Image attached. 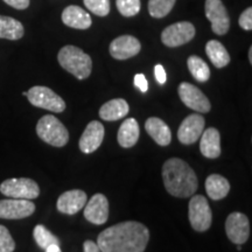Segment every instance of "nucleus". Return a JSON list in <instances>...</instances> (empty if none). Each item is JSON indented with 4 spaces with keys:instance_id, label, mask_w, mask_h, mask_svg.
Listing matches in <instances>:
<instances>
[{
    "instance_id": "nucleus-5",
    "label": "nucleus",
    "mask_w": 252,
    "mask_h": 252,
    "mask_svg": "<svg viewBox=\"0 0 252 252\" xmlns=\"http://www.w3.org/2000/svg\"><path fill=\"white\" fill-rule=\"evenodd\" d=\"M27 98L32 105L48 110L52 112H63L65 110V103L58 94L47 87L36 86L27 91Z\"/></svg>"
},
{
    "instance_id": "nucleus-6",
    "label": "nucleus",
    "mask_w": 252,
    "mask_h": 252,
    "mask_svg": "<svg viewBox=\"0 0 252 252\" xmlns=\"http://www.w3.org/2000/svg\"><path fill=\"white\" fill-rule=\"evenodd\" d=\"M188 217L191 228L196 231H206L210 228L213 214L207 198L202 195H195L189 201Z\"/></svg>"
},
{
    "instance_id": "nucleus-7",
    "label": "nucleus",
    "mask_w": 252,
    "mask_h": 252,
    "mask_svg": "<svg viewBox=\"0 0 252 252\" xmlns=\"http://www.w3.org/2000/svg\"><path fill=\"white\" fill-rule=\"evenodd\" d=\"M0 191L8 197L33 200L39 196L40 188L39 185L32 179H7L0 185Z\"/></svg>"
},
{
    "instance_id": "nucleus-3",
    "label": "nucleus",
    "mask_w": 252,
    "mask_h": 252,
    "mask_svg": "<svg viewBox=\"0 0 252 252\" xmlns=\"http://www.w3.org/2000/svg\"><path fill=\"white\" fill-rule=\"evenodd\" d=\"M58 61L64 70L74 75L77 80H86L93 70V61L90 56L75 46L63 47L59 52Z\"/></svg>"
},
{
    "instance_id": "nucleus-19",
    "label": "nucleus",
    "mask_w": 252,
    "mask_h": 252,
    "mask_svg": "<svg viewBox=\"0 0 252 252\" xmlns=\"http://www.w3.org/2000/svg\"><path fill=\"white\" fill-rule=\"evenodd\" d=\"M145 128L151 138L160 146H167L172 140L171 128L162 119L151 117L145 123Z\"/></svg>"
},
{
    "instance_id": "nucleus-31",
    "label": "nucleus",
    "mask_w": 252,
    "mask_h": 252,
    "mask_svg": "<svg viewBox=\"0 0 252 252\" xmlns=\"http://www.w3.org/2000/svg\"><path fill=\"white\" fill-rule=\"evenodd\" d=\"M14 249V239L12 238L8 229L4 225H0V252H13Z\"/></svg>"
},
{
    "instance_id": "nucleus-23",
    "label": "nucleus",
    "mask_w": 252,
    "mask_h": 252,
    "mask_svg": "<svg viewBox=\"0 0 252 252\" xmlns=\"http://www.w3.org/2000/svg\"><path fill=\"white\" fill-rule=\"evenodd\" d=\"M230 184L224 176L212 174L206 180V191L212 200H222L229 194Z\"/></svg>"
},
{
    "instance_id": "nucleus-4",
    "label": "nucleus",
    "mask_w": 252,
    "mask_h": 252,
    "mask_svg": "<svg viewBox=\"0 0 252 252\" xmlns=\"http://www.w3.org/2000/svg\"><path fill=\"white\" fill-rule=\"evenodd\" d=\"M36 133L40 139L55 147H63L69 140V133L65 126L52 115L43 116L37 122Z\"/></svg>"
},
{
    "instance_id": "nucleus-25",
    "label": "nucleus",
    "mask_w": 252,
    "mask_h": 252,
    "mask_svg": "<svg viewBox=\"0 0 252 252\" xmlns=\"http://www.w3.org/2000/svg\"><path fill=\"white\" fill-rule=\"evenodd\" d=\"M206 53L210 61L216 68H224L229 64L230 55L225 47L217 40L208 41L206 45Z\"/></svg>"
},
{
    "instance_id": "nucleus-18",
    "label": "nucleus",
    "mask_w": 252,
    "mask_h": 252,
    "mask_svg": "<svg viewBox=\"0 0 252 252\" xmlns=\"http://www.w3.org/2000/svg\"><path fill=\"white\" fill-rule=\"evenodd\" d=\"M62 21L65 26L75 30H88L93 24L90 14L76 5H70L63 9Z\"/></svg>"
},
{
    "instance_id": "nucleus-9",
    "label": "nucleus",
    "mask_w": 252,
    "mask_h": 252,
    "mask_svg": "<svg viewBox=\"0 0 252 252\" xmlns=\"http://www.w3.org/2000/svg\"><path fill=\"white\" fill-rule=\"evenodd\" d=\"M206 17L212 24V30L217 35H225L230 28V19L222 0H206Z\"/></svg>"
},
{
    "instance_id": "nucleus-13",
    "label": "nucleus",
    "mask_w": 252,
    "mask_h": 252,
    "mask_svg": "<svg viewBox=\"0 0 252 252\" xmlns=\"http://www.w3.org/2000/svg\"><path fill=\"white\" fill-rule=\"evenodd\" d=\"M141 45L137 37L132 35H122L116 37L110 43V54L116 60H127L139 54Z\"/></svg>"
},
{
    "instance_id": "nucleus-20",
    "label": "nucleus",
    "mask_w": 252,
    "mask_h": 252,
    "mask_svg": "<svg viewBox=\"0 0 252 252\" xmlns=\"http://www.w3.org/2000/svg\"><path fill=\"white\" fill-rule=\"evenodd\" d=\"M200 151L203 157L216 159L220 156V135L215 127H209L202 132Z\"/></svg>"
},
{
    "instance_id": "nucleus-12",
    "label": "nucleus",
    "mask_w": 252,
    "mask_h": 252,
    "mask_svg": "<svg viewBox=\"0 0 252 252\" xmlns=\"http://www.w3.org/2000/svg\"><path fill=\"white\" fill-rule=\"evenodd\" d=\"M35 212V204L31 200L13 198L0 201V219L20 220L26 219Z\"/></svg>"
},
{
    "instance_id": "nucleus-35",
    "label": "nucleus",
    "mask_w": 252,
    "mask_h": 252,
    "mask_svg": "<svg viewBox=\"0 0 252 252\" xmlns=\"http://www.w3.org/2000/svg\"><path fill=\"white\" fill-rule=\"evenodd\" d=\"M154 75H156L158 83H159V84H165L166 83V80H167L166 70L161 64H157L156 67H154Z\"/></svg>"
},
{
    "instance_id": "nucleus-22",
    "label": "nucleus",
    "mask_w": 252,
    "mask_h": 252,
    "mask_svg": "<svg viewBox=\"0 0 252 252\" xmlns=\"http://www.w3.org/2000/svg\"><path fill=\"white\" fill-rule=\"evenodd\" d=\"M139 124L134 118H127L123 123L118 131V143L122 147L130 149L139 139Z\"/></svg>"
},
{
    "instance_id": "nucleus-1",
    "label": "nucleus",
    "mask_w": 252,
    "mask_h": 252,
    "mask_svg": "<svg viewBox=\"0 0 252 252\" xmlns=\"http://www.w3.org/2000/svg\"><path fill=\"white\" fill-rule=\"evenodd\" d=\"M150 239V231L144 224L127 220L110 226L97 238L100 252H144Z\"/></svg>"
},
{
    "instance_id": "nucleus-24",
    "label": "nucleus",
    "mask_w": 252,
    "mask_h": 252,
    "mask_svg": "<svg viewBox=\"0 0 252 252\" xmlns=\"http://www.w3.org/2000/svg\"><path fill=\"white\" fill-rule=\"evenodd\" d=\"M24 25L17 19L0 15V39L6 40H19L24 36Z\"/></svg>"
},
{
    "instance_id": "nucleus-16",
    "label": "nucleus",
    "mask_w": 252,
    "mask_h": 252,
    "mask_svg": "<svg viewBox=\"0 0 252 252\" xmlns=\"http://www.w3.org/2000/svg\"><path fill=\"white\" fill-rule=\"evenodd\" d=\"M104 126L99 122L94 121L87 125L86 130L80 139V150L83 153L90 154L98 150L104 139Z\"/></svg>"
},
{
    "instance_id": "nucleus-10",
    "label": "nucleus",
    "mask_w": 252,
    "mask_h": 252,
    "mask_svg": "<svg viewBox=\"0 0 252 252\" xmlns=\"http://www.w3.org/2000/svg\"><path fill=\"white\" fill-rule=\"evenodd\" d=\"M178 93L182 103L194 111L207 113L212 109V105H210L209 99L207 98L206 94L197 87L188 83V82H182L179 86Z\"/></svg>"
},
{
    "instance_id": "nucleus-37",
    "label": "nucleus",
    "mask_w": 252,
    "mask_h": 252,
    "mask_svg": "<svg viewBox=\"0 0 252 252\" xmlns=\"http://www.w3.org/2000/svg\"><path fill=\"white\" fill-rule=\"evenodd\" d=\"M45 251L46 252H62L61 249H60V245H58V244L50 245V247L47 248Z\"/></svg>"
},
{
    "instance_id": "nucleus-26",
    "label": "nucleus",
    "mask_w": 252,
    "mask_h": 252,
    "mask_svg": "<svg viewBox=\"0 0 252 252\" xmlns=\"http://www.w3.org/2000/svg\"><path fill=\"white\" fill-rule=\"evenodd\" d=\"M187 65L190 74L197 82L204 83L210 78V69L202 59L196 55H191L188 58Z\"/></svg>"
},
{
    "instance_id": "nucleus-8",
    "label": "nucleus",
    "mask_w": 252,
    "mask_h": 252,
    "mask_svg": "<svg viewBox=\"0 0 252 252\" xmlns=\"http://www.w3.org/2000/svg\"><path fill=\"white\" fill-rule=\"evenodd\" d=\"M195 36V27L188 21H180L166 27L161 33V41L167 47L175 48L186 45Z\"/></svg>"
},
{
    "instance_id": "nucleus-14",
    "label": "nucleus",
    "mask_w": 252,
    "mask_h": 252,
    "mask_svg": "<svg viewBox=\"0 0 252 252\" xmlns=\"http://www.w3.org/2000/svg\"><path fill=\"white\" fill-rule=\"evenodd\" d=\"M204 130V118L201 115H190L181 123L178 139L185 145H191L200 139Z\"/></svg>"
},
{
    "instance_id": "nucleus-11",
    "label": "nucleus",
    "mask_w": 252,
    "mask_h": 252,
    "mask_svg": "<svg viewBox=\"0 0 252 252\" xmlns=\"http://www.w3.org/2000/svg\"><path fill=\"white\" fill-rule=\"evenodd\" d=\"M226 236L232 243L244 244L250 236V222L242 213H232L225 220Z\"/></svg>"
},
{
    "instance_id": "nucleus-28",
    "label": "nucleus",
    "mask_w": 252,
    "mask_h": 252,
    "mask_svg": "<svg viewBox=\"0 0 252 252\" xmlns=\"http://www.w3.org/2000/svg\"><path fill=\"white\" fill-rule=\"evenodd\" d=\"M176 0H149V13L151 17L160 19L169 14Z\"/></svg>"
},
{
    "instance_id": "nucleus-29",
    "label": "nucleus",
    "mask_w": 252,
    "mask_h": 252,
    "mask_svg": "<svg viewBox=\"0 0 252 252\" xmlns=\"http://www.w3.org/2000/svg\"><path fill=\"white\" fill-rule=\"evenodd\" d=\"M116 5L123 17L131 18L140 12V0H116Z\"/></svg>"
},
{
    "instance_id": "nucleus-2",
    "label": "nucleus",
    "mask_w": 252,
    "mask_h": 252,
    "mask_svg": "<svg viewBox=\"0 0 252 252\" xmlns=\"http://www.w3.org/2000/svg\"><path fill=\"white\" fill-rule=\"evenodd\" d=\"M163 185L175 197H189L196 191L198 181L191 167L179 158L168 159L162 166Z\"/></svg>"
},
{
    "instance_id": "nucleus-17",
    "label": "nucleus",
    "mask_w": 252,
    "mask_h": 252,
    "mask_svg": "<svg viewBox=\"0 0 252 252\" xmlns=\"http://www.w3.org/2000/svg\"><path fill=\"white\" fill-rule=\"evenodd\" d=\"M87 200L88 196L86 191L80 190V189L68 190L59 197L58 210L62 214H67V215H75L82 208H84Z\"/></svg>"
},
{
    "instance_id": "nucleus-36",
    "label": "nucleus",
    "mask_w": 252,
    "mask_h": 252,
    "mask_svg": "<svg viewBox=\"0 0 252 252\" xmlns=\"http://www.w3.org/2000/svg\"><path fill=\"white\" fill-rule=\"evenodd\" d=\"M84 252H100L98 245L93 241H86L83 244Z\"/></svg>"
},
{
    "instance_id": "nucleus-15",
    "label": "nucleus",
    "mask_w": 252,
    "mask_h": 252,
    "mask_svg": "<svg viewBox=\"0 0 252 252\" xmlns=\"http://www.w3.org/2000/svg\"><path fill=\"white\" fill-rule=\"evenodd\" d=\"M84 207V217L93 224L100 225L108 220L109 202L103 194H94Z\"/></svg>"
},
{
    "instance_id": "nucleus-27",
    "label": "nucleus",
    "mask_w": 252,
    "mask_h": 252,
    "mask_svg": "<svg viewBox=\"0 0 252 252\" xmlns=\"http://www.w3.org/2000/svg\"><path fill=\"white\" fill-rule=\"evenodd\" d=\"M33 236H34V239H35L36 244L39 245L41 249H43V250H46L47 248L53 244L60 245L59 238L53 235L52 232H50L49 230L42 224L36 225L35 228H34Z\"/></svg>"
},
{
    "instance_id": "nucleus-34",
    "label": "nucleus",
    "mask_w": 252,
    "mask_h": 252,
    "mask_svg": "<svg viewBox=\"0 0 252 252\" xmlns=\"http://www.w3.org/2000/svg\"><path fill=\"white\" fill-rule=\"evenodd\" d=\"M2 1L15 9H26L31 4V0H2Z\"/></svg>"
},
{
    "instance_id": "nucleus-30",
    "label": "nucleus",
    "mask_w": 252,
    "mask_h": 252,
    "mask_svg": "<svg viewBox=\"0 0 252 252\" xmlns=\"http://www.w3.org/2000/svg\"><path fill=\"white\" fill-rule=\"evenodd\" d=\"M86 7L98 17H106L110 13V0H83Z\"/></svg>"
},
{
    "instance_id": "nucleus-38",
    "label": "nucleus",
    "mask_w": 252,
    "mask_h": 252,
    "mask_svg": "<svg viewBox=\"0 0 252 252\" xmlns=\"http://www.w3.org/2000/svg\"><path fill=\"white\" fill-rule=\"evenodd\" d=\"M249 61L252 63V47H250V49H249Z\"/></svg>"
},
{
    "instance_id": "nucleus-32",
    "label": "nucleus",
    "mask_w": 252,
    "mask_h": 252,
    "mask_svg": "<svg viewBox=\"0 0 252 252\" xmlns=\"http://www.w3.org/2000/svg\"><path fill=\"white\" fill-rule=\"evenodd\" d=\"M239 26L243 28L244 31H251L252 30V8L248 7L243 13L241 14L238 20Z\"/></svg>"
},
{
    "instance_id": "nucleus-33",
    "label": "nucleus",
    "mask_w": 252,
    "mask_h": 252,
    "mask_svg": "<svg viewBox=\"0 0 252 252\" xmlns=\"http://www.w3.org/2000/svg\"><path fill=\"white\" fill-rule=\"evenodd\" d=\"M134 86L139 89L141 93H146L149 90V83H147L146 77L143 74H137L134 76Z\"/></svg>"
},
{
    "instance_id": "nucleus-21",
    "label": "nucleus",
    "mask_w": 252,
    "mask_h": 252,
    "mask_svg": "<svg viewBox=\"0 0 252 252\" xmlns=\"http://www.w3.org/2000/svg\"><path fill=\"white\" fill-rule=\"evenodd\" d=\"M128 104L125 99L116 98L103 104L99 110V117L104 121L113 122L124 118L128 113Z\"/></svg>"
}]
</instances>
